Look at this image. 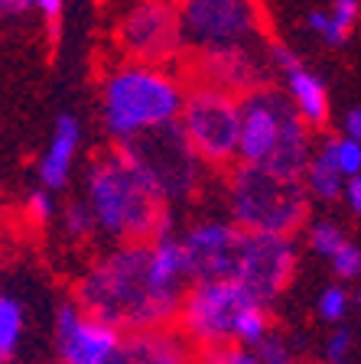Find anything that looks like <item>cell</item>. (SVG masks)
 Instances as JSON below:
<instances>
[{"instance_id":"obj_1","label":"cell","mask_w":361,"mask_h":364,"mask_svg":"<svg viewBox=\"0 0 361 364\" xmlns=\"http://www.w3.org/2000/svg\"><path fill=\"white\" fill-rule=\"evenodd\" d=\"M179 299L182 289H169L153 277L147 241L111 247L85 270L75 287V303L120 332L173 326Z\"/></svg>"},{"instance_id":"obj_2","label":"cell","mask_w":361,"mask_h":364,"mask_svg":"<svg viewBox=\"0 0 361 364\" xmlns=\"http://www.w3.org/2000/svg\"><path fill=\"white\" fill-rule=\"evenodd\" d=\"M85 205L95 218V231L108 235L117 244L150 241L157 231L173 228V212L166 208L169 205L166 196L120 150L91 163Z\"/></svg>"},{"instance_id":"obj_3","label":"cell","mask_w":361,"mask_h":364,"mask_svg":"<svg viewBox=\"0 0 361 364\" xmlns=\"http://www.w3.org/2000/svg\"><path fill=\"white\" fill-rule=\"evenodd\" d=\"M179 78L163 72L157 65H120L114 68L105 82L101 95V111H105V127L114 140H130L153 127L173 124L182 107Z\"/></svg>"},{"instance_id":"obj_4","label":"cell","mask_w":361,"mask_h":364,"mask_svg":"<svg viewBox=\"0 0 361 364\" xmlns=\"http://www.w3.org/2000/svg\"><path fill=\"white\" fill-rule=\"evenodd\" d=\"M225 205L231 225L254 235H280L293 237L309 218L313 198L306 196L300 179H283L261 166L234 163L228 166Z\"/></svg>"},{"instance_id":"obj_5","label":"cell","mask_w":361,"mask_h":364,"mask_svg":"<svg viewBox=\"0 0 361 364\" xmlns=\"http://www.w3.org/2000/svg\"><path fill=\"white\" fill-rule=\"evenodd\" d=\"M176 124L202 166L228 169L238 163V95L196 85L182 98Z\"/></svg>"},{"instance_id":"obj_6","label":"cell","mask_w":361,"mask_h":364,"mask_svg":"<svg viewBox=\"0 0 361 364\" xmlns=\"http://www.w3.org/2000/svg\"><path fill=\"white\" fill-rule=\"evenodd\" d=\"M251 303H257V299L234 280H192L182 289L173 322L182 332V338L192 341L196 348L225 345V341H231L234 318Z\"/></svg>"},{"instance_id":"obj_7","label":"cell","mask_w":361,"mask_h":364,"mask_svg":"<svg viewBox=\"0 0 361 364\" xmlns=\"http://www.w3.org/2000/svg\"><path fill=\"white\" fill-rule=\"evenodd\" d=\"M117 150L127 153L137 166L157 182V189L166 196V202L189 198V192L199 186L202 163L192 153V146L186 144L176 121L153 127L140 136H130V140H120Z\"/></svg>"},{"instance_id":"obj_8","label":"cell","mask_w":361,"mask_h":364,"mask_svg":"<svg viewBox=\"0 0 361 364\" xmlns=\"http://www.w3.org/2000/svg\"><path fill=\"white\" fill-rule=\"evenodd\" d=\"M296 264H300V254H296L293 237L241 231L238 254H234L228 280H234L241 289H248L257 303L271 306L293 283Z\"/></svg>"},{"instance_id":"obj_9","label":"cell","mask_w":361,"mask_h":364,"mask_svg":"<svg viewBox=\"0 0 361 364\" xmlns=\"http://www.w3.org/2000/svg\"><path fill=\"white\" fill-rule=\"evenodd\" d=\"M176 14H179L182 46H196L199 53L244 46L254 33L251 0H182Z\"/></svg>"},{"instance_id":"obj_10","label":"cell","mask_w":361,"mask_h":364,"mask_svg":"<svg viewBox=\"0 0 361 364\" xmlns=\"http://www.w3.org/2000/svg\"><path fill=\"white\" fill-rule=\"evenodd\" d=\"M293 114L296 111L283 91L267 85L244 91L238 98V163L263 166Z\"/></svg>"},{"instance_id":"obj_11","label":"cell","mask_w":361,"mask_h":364,"mask_svg":"<svg viewBox=\"0 0 361 364\" xmlns=\"http://www.w3.org/2000/svg\"><path fill=\"white\" fill-rule=\"evenodd\" d=\"M120 328L111 322L85 312L75 299L59 303L53 318V345H56V361L62 364H108L111 355L117 351Z\"/></svg>"},{"instance_id":"obj_12","label":"cell","mask_w":361,"mask_h":364,"mask_svg":"<svg viewBox=\"0 0 361 364\" xmlns=\"http://www.w3.org/2000/svg\"><path fill=\"white\" fill-rule=\"evenodd\" d=\"M120 46L143 65L173 59L182 49L179 14L169 0H140L120 23Z\"/></svg>"},{"instance_id":"obj_13","label":"cell","mask_w":361,"mask_h":364,"mask_svg":"<svg viewBox=\"0 0 361 364\" xmlns=\"http://www.w3.org/2000/svg\"><path fill=\"white\" fill-rule=\"evenodd\" d=\"M182 247L189 260V283L192 280H228L238 254L241 228L221 218H202L182 231Z\"/></svg>"},{"instance_id":"obj_14","label":"cell","mask_w":361,"mask_h":364,"mask_svg":"<svg viewBox=\"0 0 361 364\" xmlns=\"http://www.w3.org/2000/svg\"><path fill=\"white\" fill-rule=\"evenodd\" d=\"M108 364H196V345L173 326L124 332Z\"/></svg>"},{"instance_id":"obj_15","label":"cell","mask_w":361,"mask_h":364,"mask_svg":"<svg viewBox=\"0 0 361 364\" xmlns=\"http://www.w3.org/2000/svg\"><path fill=\"white\" fill-rule=\"evenodd\" d=\"M261 78V65L244 46L202 49V82L199 85H211L228 95H244V91L263 85Z\"/></svg>"},{"instance_id":"obj_16","label":"cell","mask_w":361,"mask_h":364,"mask_svg":"<svg viewBox=\"0 0 361 364\" xmlns=\"http://www.w3.org/2000/svg\"><path fill=\"white\" fill-rule=\"evenodd\" d=\"M78 140H82V127L72 114H59L53 130V140L46 146L43 159H39V179L49 192L62 189L72 176V163H75V153H78Z\"/></svg>"},{"instance_id":"obj_17","label":"cell","mask_w":361,"mask_h":364,"mask_svg":"<svg viewBox=\"0 0 361 364\" xmlns=\"http://www.w3.org/2000/svg\"><path fill=\"white\" fill-rule=\"evenodd\" d=\"M283 75H286V98L293 105L296 117H300L309 130L325 127V121H329V95H325V85L319 82L313 72H306L303 65L286 68Z\"/></svg>"},{"instance_id":"obj_18","label":"cell","mask_w":361,"mask_h":364,"mask_svg":"<svg viewBox=\"0 0 361 364\" xmlns=\"http://www.w3.org/2000/svg\"><path fill=\"white\" fill-rule=\"evenodd\" d=\"M300 182H303V189H306L309 198H319V202H339L342 198L345 176H342L339 163H335V156H332L329 140H325L319 150H313V156H309Z\"/></svg>"},{"instance_id":"obj_19","label":"cell","mask_w":361,"mask_h":364,"mask_svg":"<svg viewBox=\"0 0 361 364\" xmlns=\"http://www.w3.org/2000/svg\"><path fill=\"white\" fill-rule=\"evenodd\" d=\"M26 332V309L16 296L0 293V364H14Z\"/></svg>"},{"instance_id":"obj_20","label":"cell","mask_w":361,"mask_h":364,"mask_svg":"<svg viewBox=\"0 0 361 364\" xmlns=\"http://www.w3.org/2000/svg\"><path fill=\"white\" fill-rule=\"evenodd\" d=\"M273 328V318H271V306L263 303H251L241 309V316L234 318V328H231V345H241V348H254L257 341Z\"/></svg>"},{"instance_id":"obj_21","label":"cell","mask_w":361,"mask_h":364,"mask_svg":"<svg viewBox=\"0 0 361 364\" xmlns=\"http://www.w3.org/2000/svg\"><path fill=\"white\" fill-rule=\"evenodd\" d=\"M345 241H348L345 228H342L339 221H332V218L313 221V225H309V231H306L309 250H313V254H319V257H325V260H329L332 254H335V250H339Z\"/></svg>"},{"instance_id":"obj_22","label":"cell","mask_w":361,"mask_h":364,"mask_svg":"<svg viewBox=\"0 0 361 364\" xmlns=\"http://www.w3.org/2000/svg\"><path fill=\"white\" fill-rule=\"evenodd\" d=\"M352 303H355V293H352V289H345V283H332V287H325L323 293H319L316 316L323 318V322L339 326V322H345L348 312H352Z\"/></svg>"},{"instance_id":"obj_23","label":"cell","mask_w":361,"mask_h":364,"mask_svg":"<svg viewBox=\"0 0 361 364\" xmlns=\"http://www.w3.org/2000/svg\"><path fill=\"white\" fill-rule=\"evenodd\" d=\"M196 364H263L254 348H241V345H209L196 351Z\"/></svg>"},{"instance_id":"obj_24","label":"cell","mask_w":361,"mask_h":364,"mask_svg":"<svg viewBox=\"0 0 361 364\" xmlns=\"http://www.w3.org/2000/svg\"><path fill=\"white\" fill-rule=\"evenodd\" d=\"M254 351L261 355L263 364H296V351H293V345H290V338L273 332V328L257 341Z\"/></svg>"},{"instance_id":"obj_25","label":"cell","mask_w":361,"mask_h":364,"mask_svg":"<svg viewBox=\"0 0 361 364\" xmlns=\"http://www.w3.org/2000/svg\"><path fill=\"white\" fill-rule=\"evenodd\" d=\"M332 146V156H335V163H339L342 176H358L361 173V140H352V136H332L329 140Z\"/></svg>"},{"instance_id":"obj_26","label":"cell","mask_w":361,"mask_h":364,"mask_svg":"<svg viewBox=\"0 0 361 364\" xmlns=\"http://www.w3.org/2000/svg\"><path fill=\"white\" fill-rule=\"evenodd\" d=\"M329 264H332V270H335V277H339V283L358 280V273H361V247L352 241V237H348V241L329 257Z\"/></svg>"},{"instance_id":"obj_27","label":"cell","mask_w":361,"mask_h":364,"mask_svg":"<svg viewBox=\"0 0 361 364\" xmlns=\"http://www.w3.org/2000/svg\"><path fill=\"white\" fill-rule=\"evenodd\" d=\"M62 228H66V235L75 237V241L88 237L91 231H95V218H91L88 205L85 202H68L66 212H62Z\"/></svg>"},{"instance_id":"obj_28","label":"cell","mask_w":361,"mask_h":364,"mask_svg":"<svg viewBox=\"0 0 361 364\" xmlns=\"http://www.w3.org/2000/svg\"><path fill=\"white\" fill-rule=\"evenodd\" d=\"M352 341H355L352 328L339 322V326L332 328L329 341H325V361H329V364H348V355H352Z\"/></svg>"},{"instance_id":"obj_29","label":"cell","mask_w":361,"mask_h":364,"mask_svg":"<svg viewBox=\"0 0 361 364\" xmlns=\"http://www.w3.org/2000/svg\"><path fill=\"white\" fill-rule=\"evenodd\" d=\"M306 23H309V30H316L329 46H345V43H348V36H352V30L339 26V23L332 20L329 14H319V10H316V14H309V20H306Z\"/></svg>"},{"instance_id":"obj_30","label":"cell","mask_w":361,"mask_h":364,"mask_svg":"<svg viewBox=\"0 0 361 364\" xmlns=\"http://www.w3.org/2000/svg\"><path fill=\"white\" fill-rule=\"evenodd\" d=\"M26 218L36 221V225H46V221L56 215V202H53V192L49 189H33L30 196H26Z\"/></svg>"},{"instance_id":"obj_31","label":"cell","mask_w":361,"mask_h":364,"mask_svg":"<svg viewBox=\"0 0 361 364\" xmlns=\"http://www.w3.org/2000/svg\"><path fill=\"white\" fill-rule=\"evenodd\" d=\"M332 20L339 23V26H345V30H352L355 20H358V0H335L332 4Z\"/></svg>"},{"instance_id":"obj_32","label":"cell","mask_w":361,"mask_h":364,"mask_svg":"<svg viewBox=\"0 0 361 364\" xmlns=\"http://www.w3.org/2000/svg\"><path fill=\"white\" fill-rule=\"evenodd\" d=\"M342 198H345L348 212L361 215V179H358V176H348V179H345V186H342Z\"/></svg>"},{"instance_id":"obj_33","label":"cell","mask_w":361,"mask_h":364,"mask_svg":"<svg viewBox=\"0 0 361 364\" xmlns=\"http://www.w3.org/2000/svg\"><path fill=\"white\" fill-rule=\"evenodd\" d=\"M33 7H39L46 14V20H49V26H59V16H62V0H33Z\"/></svg>"},{"instance_id":"obj_34","label":"cell","mask_w":361,"mask_h":364,"mask_svg":"<svg viewBox=\"0 0 361 364\" xmlns=\"http://www.w3.org/2000/svg\"><path fill=\"white\" fill-rule=\"evenodd\" d=\"M271 55H273V65L280 68V72H286V68H293V65H300V59H296L293 53H290V49H286V46H271Z\"/></svg>"},{"instance_id":"obj_35","label":"cell","mask_w":361,"mask_h":364,"mask_svg":"<svg viewBox=\"0 0 361 364\" xmlns=\"http://www.w3.org/2000/svg\"><path fill=\"white\" fill-rule=\"evenodd\" d=\"M342 134L352 136V140H361V111L358 107H348L345 121H342Z\"/></svg>"},{"instance_id":"obj_36","label":"cell","mask_w":361,"mask_h":364,"mask_svg":"<svg viewBox=\"0 0 361 364\" xmlns=\"http://www.w3.org/2000/svg\"><path fill=\"white\" fill-rule=\"evenodd\" d=\"M33 7V0H0V16H20Z\"/></svg>"},{"instance_id":"obj_37","label":"cell","mask_w":361,"mask_h":364,"mask_svg":"<svg viewBox=\"0 0 361 364\" xmlns=\"http://www.w3.org/2000/svg\"><path fill=\"white\" fill-rule=\"evenodd\" d=\"M53 364H62V361H53Z\"/></svg>"}]
</instances>
